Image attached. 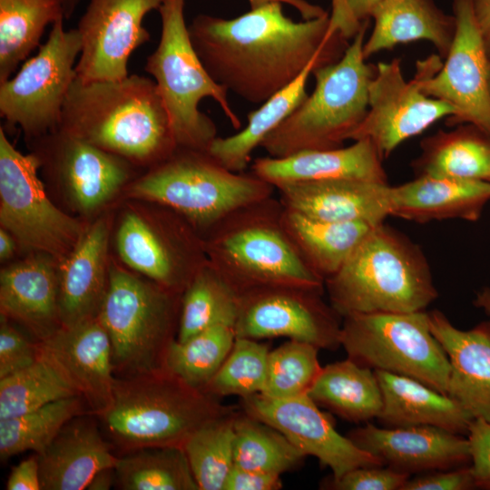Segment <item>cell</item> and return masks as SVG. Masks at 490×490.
I'll use <instances>...</instances> for the list:
<instances>
[{
  "label": "cell",
  "instance_id": "17",
  "mask_svg": "<svg viewBox=\"0 0 490 490\" xmlns=\"http://www.w3.org/2000/svg\"><path fill=\"white\" fill-rule=\"evenodd\" d=\"M164 1L89 0L76 28L82 42L76 78L93 82L128 76L131 54L151 40L143 19Z\"/></svg>",
  "mask_w": 490,
  "mask_h": 490
},
{
  "label": "cell",
  "instance_id": "32",
  "mask_svg": "<svg viewBox=\"0 0 490 490\" xmlns=\"http://www.w3.org/2000/svg\"><path fill=\"white\" fill-rule=\"evenodd\" d=\"M412 162L416 176L490 181V134L473 124L440 130L422 140Z\"/></svg>",
  "mask_w": 490,
  "mask_h": 490
},
{
  "label": "cell",
  "instance_id": "56",
  "mask_svg": "<svg viewBox=\"0 0 490 490\" xmlns=\"http://www.w3.org/2000/svg\"><path fill=\"white\" fill-rule=\"evenodd\" d=\"M474 305L490 318V287L479 289L475 297Z\"/></svg>",
  "mask_w": 490,
  "mask_h": 490
},
{
  "label": "cell",
  "instance_id": "43",
  "mask_svg": "<svg viewBox=\"0 0 490 490\" xmlns=\"http://www.w3.org/2000/svg\"><path fill=\"white\" fill-rule=\"evenodd\" d=\"M269 347L257 339L236 337L228 357L202 391L220 398H240L262 393L267 377Z\"/></svg>",
  "mask_w": 490,
  "mask_h": 490
},
{
  "label": "cell",
  "instance_id": "20",
  "mask_svg": "<svg viewBox=\"0 0 490 490\" xmlns=\"http://www.w3.org/2000/svg\"><path fill=\"white\" fill-rule=\"evenodd\" d=\"M348 437L384 466L410 475L471 464L467 437L436 426L384 428L367 423Z\"/></svg>",
  "mask_w": 490,
  "mask_h": 490
},
{
  "label": "cell",
  "instance_id": "1",
  "mask_svg": "<svg viewBox=\"0 0 490 490\" xmlns=\"http://www.w3.org/2000/svg\"><path fill=\"white\" fill-rule=\"evenodd\" d=\"M188 30L212 79L252 103H263L314 61L336 63L349 44L328 12L294 22L278 2L231 19L198 15Z\"/></svg>",
  "mask_w": 490,
  "mask_h": 490
},
{
  "label": "cell",
  "instance_id": "19",
  "mask_svg": "<svg viewBox=\"0 0 490 490\" xmlns=\"http://www.w3.org/2000/svg\"><path fill=\"white\" fill-rule=\"evenodd\" d=\"M33 140L40 143L33 152L83 211L105 204L131 175L126 159L59 129Z\"/></svg>",
  "mask_w": 490,
  "mask_h": 490
},
{
  "label": "cell",
  "instance_id": "25",
  "mask_svg": "<svg viewBox=\"0 0 490 490\" xmlns=\"http://www.w3.org/2000/svg\"><path fill=\"white\" fill-rule=\"evenodd\" d=\"M56 262L38 252L0 273L1 316L24 326L38 341L62 327Z\"/></svg>",
  "mask_w": 490,
  "mask_h": 490
},
{
  "label": "cell",
  "instance_id": "15",
  "mask_svg": "<svg viewBox=\"0 0 490 490\" xmlns=\"http://www.w3.org/2000/svg\"><path fill=\"white\" fill-rule=\"evenodd\" d=\"M324 290L278 286L239 295L236 337L252 339L286 337L319 349L340 347V316L322 296Z\"/></svg>",
  "mask_w": 490,
  "mask_h": 490
},
{
  "label": "cell",
  "instance_id": "52",
  "mask_svg": "<svg viewBox=\"0 0 490 490\" xmlns=\"http://www.w3.org/2000/svg\"><path fill=\"white\" fill-rule=\"evenodd\" d=\"M474 17L490 60V0H471Z\"/></svg>",
  "mask_w": 490,
  "mask_h": 490
},
{
  "label": "cell",
  "instance_id": "28",
  "mask_svg": "<svg viewBox=\"0 0 490 490\" xmlns=\"http://www.w3.org/2000/svg\"><path fill=\"white\" fill-rule=\"evenodd\" d=\"M42 490H83L100 470L117 458L96 424L83 415L70 420L37 454Z\"/></svg>",
  "mask_w": 490,
  "mask_h": 490
},
{
  "label": "cell",
  "instance_id": "7",
  "mask_svg": "<svg viewBox=\"0 0 490 490\" xmlns=\"http://www.w3.org/2000/svg\"><path fill=\"white\" fill-rule=\"evenodd\" d=\"M274 190L252 172L227 169L207 151L177 147L135 181L129 194L173 211L203 236L235 211L272 196Z\"/></svg>",
  "mask_w": 490,
  "mask_h": 490
},
{
  "label": "cell",
  "instance_id": "6",
  "mask_svg": "<svg viewBox=\"0 0 490 490\" xmlns=\"http://www.w3.org/2000/svg\"><path fill=\"white\" fill-rule=\"evenodd\" d=\"M365 21L342 57L313 70L315 89L261 142L269 156L343 146L364 120L376 66L366 63Z\"/></svg>",
  "mask_w": 490,
  "mask_h": 490
},
{
  "label": "cell",
  "instance_id": "34",
  "mask_svg": "<svg viewBox=\"0 0 490 490\" xmlns=\"http://www.w3.org/2000/svg\"><path fill=\"white\" fill-rule=\"evenodd\" d=\"M323 65L319 61L310 63L294 81L250 112L248 123L241 131L224 138L218 136L207 152L227 169L243 172L253 151L308 96V79L314 69Z\"/></svg>",
  "mask_w": 490,
  "mask_h": 490
},
{
  "label": "cell",
  "instance_id": "8",
  "mask_svg": "<svg viewBox=\"0 0 490 490\" xmlns=\"http://www.w3.org/2000/svg\"><path fill=\"white\" fill-rule=\"evenodd\" d=\"M185 0H165L159 8L162 32L145 71L154 78L177 147L207 151L218 137L213 121L199 109L207 97L218 103L233 128L241 122L228 101V90L210 75L196 53L184 20Z\"/></svg>",
  "mask_w": 490,
  "mask_h": 490
},
{
  "label": "cell",
  "instance_id": "13",
  "mask_svg": "<svg viewBox=\"0 0 490 490\" xmlns=\"http://www.w3.org/2000/svg\"><path fill=\"white\" fill-rule=\"evenodd\" d=\"M456 34L441 62L431 55L416 64L424 93L454 109L447 126L473 124L490 134V60L476 25L471 0H454Z\"/></svg>",
  "mask_w": 490,
  "mask_h": 490
},
{
  "label": "cell",
  "instance_id": "53",
  "mask_svg": "<svg viewBox=\"0 0 490 490\" xmlns=\"http://www.w3.org/2000/svg\"><path fill=\"white\" fill-rule=\"evenodd\" d=\"M250 8H257L270 3H285L295 7L302 16L303 20H311L324 15L327 12L321 7L309 4L305 0H248Z\"/></svg>",
  "mask_w": 490,
  "mask_h": 490
},
{
  "label": "cell",
  "instance_id": "10",
  "mask_svg": "<svg viewBox=\"0 0 490 490\" xmlns=\"http://www.w3.org/2000/svg\"><path fill=\"white\" fill-rule=\"evenodd\" d=\"M340 347L361 366L416 379L447 395L448 358L425 310L345 316Z\"/></svg>",
  "mask_w": 490,
  "mask_h": 490
},
{
  "label": "cell",
  "instance_id": "44",
  "mask_svg": "<svg viewBox=\"0 0 490 490\" xmlns=\"http://www.w3.org/2000/svg\"><path fill=\"white\" fill-rule=\"evenodd\" d=\"M318 350L309 343L289 339L270 351L266 383L260 394L272 398L308 394L322 368Z\"/></svg>",
  "mask_w": 490,
  "mask_h": 490
},
{
  "label": "cell",
  "instance_id": "5",
  "mask_svg": "<svg viewBox=\"0 0 490 490\" xmlns=\"http://www.w3.org/2000/svg\"><path fill=\"white\" fill-rule=\"evenodd\" d=\"M232 411L162 367L116 377L110 407L99 416L110 437L132 450L182 447L197 429Z\"/></svg>",
  "mask_w": 490,
  "mask_h": 490
},
{
  "label": "cell",
  "instance_id": "48",
  "mask_svg": "<svg viewBox=\"0 0 490 490\" xmlns=\"http://www.w3.org/2000/svg\"><path fill=\"white\" fill-rule=\"evenodd\" d=\"M466 437L476 487L490 490V423L480 418L474 419Z\"/></svg>",
  "mask_w": 490,
  "mask_h": 490
},
{
  "label": "cell",
  "instance_id": "3",
  "mask_svg": "<svg viewBox=\"0 0 490 490\" xmlns=\"http://www.w3.org/2000/svg\"><path fill=\"white\" fill-rule=\"evenodd\" d=\"M325 289L341 318L423 311L437 298L420 248L385 222L368 231Z\"/></svg>",
  "mask_w": 490,
  "mask_h": 490
},
{
  "label": "cell",
  "instance_id": "18",
  "mask_svg": "<svg viewBox=\"0 0 490 490\" xmlns=\"http://www.w3.org/2000/svg\"><path fill=\"white\" fill-rule=\"evenodd\" d=\"M242 411L274 427L306 456L328 466L331 478L382 462L340 435L331 419L308 394L289 398H272L260 393L241 398Z\"/></svg>",
  "mask_w": 490,
  "mask_h": 490
},
{
  "label": "cell",
  "instance_id": "16",
  "mask_svg": "<svg viewBox=\"0 0 490 490\" xmlns=\"http://www.w3.org/2000/svg\"><path fill=\"white\" fill-rule=\"evenodd\" d=\"M453 114L449 104L424 93L416 74L405 80L399 59L380 62L369 83L367 114L349 140H369L384 160L403 142Z\"/></svg>",
  "mask_w": 490,
  "mask_h": 490
},
{
  "label": "cell",
  "instance_id": "55",
  "mask_svg": "<svg viewBox=\"0 0 490 490\" xmlns=\"http://www.w3.org/2000/svg\"><path fill=\"white\" fill-rule=\"evenodd\" d=\"M15 240L10 232L5 229L0 230V259L6 260L15 252Z\"/></svg>",
  "mask_w": 490,
  "mask_h": 490
},
{
  "label": "cell",
  "instance_id": "12",
  "mask_svg": "<svg viewBox=\"0 0 490 490\" xmlns=\"http://www.w3.org/2000/svg\"><path fill=\"white\" fill-rule=\"evenodd\" d=\"M64 19L52 24L47 41L15 75L0 83V115L18 125L29 140L59 129L62 109L76 78L75 60L82 42L78 30H64Z\"/></svg>",
  "mask_w": 490,
  "mask_h": 490
},
{
  "label": "cell",
  "instance_id": "46",
  "mask_svg": "<svg viewBox=\"0 0 490 490\" xmlns=\"http://www.w3.org/2000/svg\"><path fill=\"white\" fill-rule=\"evenodd\" d=\"M40 355L39 343L32 342L1 316L0 379L32 365Z\"/></svg>",
  "mask_w": 490,
  "mask_h": 490
},
{
  "label": "cell",
  "instance_id": "31",
  "mask_svg": "<svg viewBox=\"0 0 490 490\" xmlns=\"http://www.w3.org/2000/svg\"><path fill=\"white\" fill-rule=\"evenodd\" d=\"M282 226L306 264L324 281L335 275L374 227L360 221H328L283 205Z\"/></svg>",
  "mask_w": 490,
  "mask_h": 490
},
{
  "label": "cell",
  "instance_id": "57",
  "mask_svg": "<svg viewBox=\"0 0 490 490\" xmlns=\"http://www.w3.org/2000/svg\"><path fill=\"white\" fill-rule=\"evenodd\" d=\"M81 0H63L64 17L70 18Z\"/></svg>",
  "mask_w": 490,
  "mask_h": 490
},
{
  "label": "cell",
  "instance_id": "4",
  "mask_svg": "<svg viewBox=\"0 0 490 490\" xmlns=\"http://www.w3.org/2000/svg\"><path fill=\"white\" fill-rule=\"evenodd\" d=\"M282 209L279 199L270 196L235 211L203 234L208 260L238 295L278 286L325 289L286 233Z\"/></svg>",
  "mask_w": 490,
  "mask_h": 490
},
{
  "label": "cell",
  "instance_id": "51",
  "mask_svg": "<svg viewBox=\"0 0 490 490\" xmlns=\"http://www.w3.org/2000/svg\"><path fill=\"white\" fill-rule=\"evenodd\" d=\"M7 490H42L37 454L14 466L8 476Z\"/></svg>",
  "mask_w": 490,
  "mask_h": 490
},
{
  "label": "cell",
  "instance_id": "29",
  "mask_svg": "<svg viewBox=\"0 0 490 490\" xmlns=\"http://www.w3.org/2000/svg\"><path fill=\"white\" fill-rule=\"evenodd\" d=\"M383 406L377 419L387 427L432 426L466 435L474 420L449 396L405 376L374 370Z\"/></svg>",
  "mask_w": 490,
  "mask_h": 490
},
{
  "label": "cell",
  "instance_id": "49",
  "mask_svg": "<svg viewBox=\"0 0 490 490\" xmlns=\"http://www.w3.org/2000/svg\"><path fill=\"white\" fill-rule=\"evenodd\" d=\"M382 0H333L330 24L348 40L354 37Z\"/></svg>",
  "mask_w": 490,
  "mask_h": 490
},
{
  "label": "cell",
  "instance_id": "38",
  "mask_svg": "<svg viewBox=\"0 0 490 490\" xmlns=\"http://www.w3.org/2000/svg\"><path fill=\"white\" fill-rule=\"evenodd\" d=\"M75 396H80L78 390L40 348V355L32 365L0 379V419Z\"/></svg>",
  "mask_w": 490,
  "mask_h": 490
},
{
  "label": "cell",
  "instance_id": "24",
  "mask_svg": "<svg viewBox=\"0 0 490 490\" xmlns=\"http://www.w3.org/2000/svg\"><path fill=\"white\" fill-rule=\"evenodd\" d=\"M382 162L374 144L361 139L348 147L306 150L281 158L260 157L253 162L251 172L274 188L339 179L387 183Z\"/></svg>",
  "mask_w": 490,
  "mask_h": 490
},
{
  "label": "cell",
  "instance_id": "39",
  "mask_svg": "<svg viewBox=\"0 0 490 490\" xmlns=\"http://www.w3.org/2000/svg\"><path fill=\"white\" fill-rule=\"evenodd\" d=\"M89 412L80 396L60 399L20 416L0 419V457L44 451L73 418ZM90 413V412H89Z\"/></svg>",
  "mask_w": 490,
  "mask_h": 490
},
{
  "label": "cell",
  "instance_id": "40",
  "mask_svg": "<svg viewBox=\"0 0 490 490\" xmlns=\"http://www.w3.org/2000/svg\"><path fill=\"white\" fill-rule=\"evenodd\" d=\"M234 433L233 462L245 469L281 475L307 456L279 431L243 411L236 415Z\"/></svg>",
  "mask_w": 490,
  "mask_h": 490
},
{
  "label": "cell",
  "instance_id": "9",
  "mask_svg": "<svg viewBox=\"0 0 490 490\" xmlns=\"http://www.w3.org/2000/svg\"><path fill=\"white\" fill-rule=\"evenodd\" d=\"M181 294L110 266L99 314L112 346L114 372L132 376L163 367L178 329Z\"/></svg>",
  "mask_w": 490,
  "mask_h": 490
},
{
  "label": "cell",
  "instance_id": "26",
  "mask_svg": "<svg viewBox=\"0 0 490 490\" xmlns=\"http://www.w3.org/2000/svg\"><path fill=\"white\" fill-rule=\"evenodd\" d=\"M109 223L105 218L84 230L74 250L58 264L59 315L68 327L97 318L109 284Z\"/></svg>",
  "mask_w": 490,
  "mask_h": 490
},
{
  "label": "cell",
  "instance_id": "30",
  "mask_svg": "<svg viewBox=\"0 0 490 490\" xmlns=\"http://www.w3.org/2000/svg\"><path fill=\"white\" fill-rule=\"evenodd\" d=\"M375 21L363 45L367 60L397 44L425 40L445 59L456 34V19L441 11L433 0H382L372 11Z\"/></svg>",
  "mask_w": 490,
  "mask_h": 490
},
{
  "label": "cell",
  "instance_id": "2",
  "mask_svg": "<svg viewBox=\"0 0 490 490\" xmlns=\"http://www.w3.org/2000/svg\"><path fill=\"white\" fill-rule=\"evenodd\" d=\"M59 130L130 162L152 167L177 148L155 82L138 74L93 82L75 78Z\"/></svg>",
  "mask_w": 490,
  "mask_h": 490
},
{
  "label": "cell",
  "instance_id": "37",
  "mask_svg": "<svg viewBox=\"0 0 490 490\" xmlns=\"http://www.w3.org/2000/svg\"><path fill=\"white\" fill-rule=\"evenodd\" d=\"M114 469L115 484L123 490H200L181 446L129 450Z\"/></svg>",
  "mask_w": 490,
  "mask_h": 490
},
{
  "label": "cell",
  "instance_id": "42",
  "mask_svg": "<svg viewBox=\"0 0 490 490\" xmlns=\"http://www.w3.org/2000/svg\"><path fill=\"white\" fill-rule=\"evenodd\" d=\"M238 412L215 418L197 429L182 448L200 490H222L232 468L234 422Z\"/></svg>",
  "mask_w": 490,
  "mask_h": 490
},
{
  "label": "cell",
  "instance_id": "21",
  "mask_svg": "<svg viewBox=\"0 0 490 490\" xmlns=\"http://www.w3.org/2000/svg\"><path fill=\"white\" fill-rule=\"evenodd\" d=\"M38 343L78 390L89 412L97 416L105 412L116 377L111 341L98 318L62 326Z\"/></svg>",
  "mask_w": 490,
  "mask_h": 490
},
{
  "label": "cell",
  "instance_id": "50",
  "mask_svg": "<svg viewBox=\"0 0 490 490\" xmlns=\"http://www.w3.org/2000/svg\"><path fill=\"white\" fill-rule=\"evenodd\" d=\"M280 476L233 465L222 490H277L282 486Z\"/></svg>",
  "mask_w": 490,
  "mask_h": 490
},
{
  "label": "cell",
  "instance_id": "27",
  "mask_svg": "<svg viewBox=\"0 0 490 490\" xmlns=\"http://www.w3.org/2000/svg\"><path fill=\"white\" fill-rule=\"evenodd\" d=\"M490 201V181L416 176L391 186L390 216L425 223L460 219L476 221Z\"/></svg>",
  "mask_w": 490,
  "mask_h": 490
},
{
  "label": "cell",
  "instance_id": "36",
  "mask_svg": "<svg viewBox=\"0 0 490 490\" xmlns=\"http://www.w3.org/2000/svg\"><path fill=\"white\" fill-rule=\"evenodd\" d=\"M239 295L208 260L181 294L177 340L218 325H235Z\"/></svg>",
  "mask_w": 490,
  "mask_h": 490
},
{
  "label": "cell",
  "instance_id": "11",
  "mask_svg": "<svg viewBox=\"0 0 490 490\" xmlns=\"http://www.w3.org/2000/svg\"><path fill=\"white\" fill-rule=\"evenodd\" d=\"M42 163L34 153L23 154L0 127V223L24 250L61 262L85 230L49 200L38 176Z\"/></svg>",
  "mask_w": 490,
  "mask_h": 490
},
{
  "label": "cell",
  "instance_id": "35",
  "mask_svg": "<svg viewBox=\"0 0 490 490\" xmlns=\"http://www.w3.org/2000/svg\"><path fill=\"white\" fill-rule=\"evenodd\" d=\"M64 18L63 0H0V83L39 45L45 27Z\"/></svg>",
  "mask_w": 490,
  "mask_h": 490
},
{
  "label": "cell",
  "instance_id": "54",
  "mask_svg": "<svg viewBox=\"0 0 490 490\" xmlns=\"http://www.w3.org/2000/svg\"><path fill=\"white\" fill-rule=\"evenodd\" d=\"M116 475L114 466L106 467L97 472L89 485L87 490H108L115 483Z\"/></svg>",
  "mask_w": 490,
  "mask_h": 490
},
{
  "label": "cell",
  "instance_id": "33",
  "mask_svg": "<svg viewBox=\"0 0 490 490\" xmlns=\"http://www.w3.org/2000/svg\"><path fill=\"white\" fill-rule=\"evenodd\" d=\"M308 395L318 407L353 423L377 418L383 406L375 371L348 358L321 368Z\"/></svg>",
  "mask_w": 490,
  "mask_h": 490
},
{
  "label": "cell",
  "instance_id": "23",
  "mask_svg": "<svg viewBox=\"0 0 490 490\" xmlns=\"http://www.w3.org/2000/svg\"><path fill=\"white\" fill-rule=\"evenodd\" d=\"M288 208L328 221L377 226L390 216L387 183L355 179L286 183L275 188Z\"/></svg>",
  "mask_w": 490,
  "mask_h": 490
},
{
  "label": "cell",
  "instance_id": "22",
  "mask_svg": "<svg viewBox=\"0 0 490 490\" xmlns=\"http://www.w3.org/2000/svg\"><path fill=\"white\" fill-rule=\"evenodd\" d=\"M427 318L448 358L447 396L473 419L490 423V320L462 330L439 310L427 312Z\"/></svg>",
  "mask_w": 490,
  "mask_h": 490
},
{
  "label": "cell",
  "instance_id": "41",
  "mask_svg": "<svg viewBox=\"0 0 490 490\" xmlns=\"http://www.w3.org/2000/svg\"><path fill=\"white\" fill-rule=\"evenodd\" d=\"M235 338L233 326L218 325L185 341L174 339L167 348L163 368L203 390L228 357Z\"/></svg>",
  "mask_w": 490,
  "mask_h": 490
},
{
  "label": "cell",
  "instance_id": "14",
  "mask_svg": "<svg viewBox=\"0 0 490 490\" xmlns=\"http://www.w3.org/2000/svg\"><path fill=\"white\" fill-rule=\"evenodd\" d=\"M116 248L126 265L178 294L208 261L201 234L166 207L152 215L126 212Z\"/></svg>",
  "mask_w": 490,
  "mask_h": 490
},
{
  "label": "cell",
  "instance_id": "45",
  "mask_svg": "<svg viewBox=\"0 0 490 490\" xmlns=\"http://www.w3.org/2000/svg\"><path fill=\"white\" fill-rule=\"evenodd\" d=\"M409 477L410 475L388 466H366L328 479L323 486L334 490H401Z\"/></svg>",
  "mask_w": 490,
  "mask_h": 490
},
{
  "label": "cell",
  "instance_id": "47",
  "mask_svg": "<svg viewBox=\"0 0 490 490\" xmlns=\"http://www.w3.org/2000/svg\"><path fill=\"white\" fill-rule=\"evenodd\" d=\"M476 488L471 465L409 477L401 490H470Z\"/></svg>",
  "mask_w": 490,
  "mask_h": 490
}]
</instances>
